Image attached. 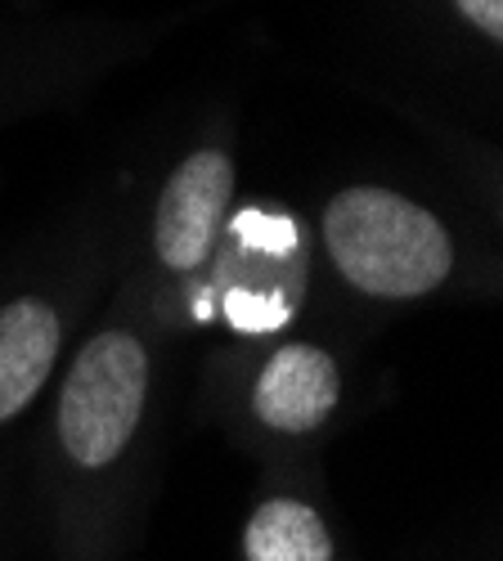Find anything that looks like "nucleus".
<instances>
[{
  "instance_id": "obj_1",
  "label": "nucleus",
  "mask_w": 503,
  "mask_h": 561,
  "mask_svg": "<svg viewBox=\"0 0 503 561\" xmlns=\"http://www.w3.org/2000/svg\"><path fill=\"white\" fill-rule=\"evenodd\" d=\"M324 243L346 284L369 297L409 301L445 284L454 243L445 225L391 190H342L324 207Z\"/></svg>"
},
{
  "instance_id": "obj_2",
  "label": "nucleus",
  "mask_w": 503,
  "mask_h": 561,
  "mask_svg": "<svg viewBox=\"0 0 503 561\" xmlns=\"http://www.w3.org/2000/svg\"><path fill=\"white\" fill-rule=\"evenodd\" d=\"M149 400V351L135 333H95L59 391V440L77 467H108L130 445Z\"/></svg>"
},
{
  "instance_id": "obj_3",
  "label": "nucleus",
  "mask_w": 503,
  "mask_h": 561,
  "mask_svg": "<svg viewBox=\"0 0 503 561\" xmlns=\"http://www.w3.org/2000/svg\"><path fill=\"white\" fill-rule=\"evenodd\" d=\"M230 198H235V162L220 149L190 153L171 171V180L162 184V198H158V216H153L158 261L175 274L198 270L220 239Z\"/></svg>"
},
{
  "instance_id": "obj_4",
  "label": "nucleus",
  "mask_w": 503,
  "mask_h": 561,
  "mask_svg": "<svg viewBox=\"0 0 503 561\" xmlns=\"http://www.w3.org/2000/svg\"><path fill=\"white\" fill-rule=\"evenodd\" d=\"M338 391H342V378L333 355L293 342L274 351L256 373L252 409L274 432H310L338 409Z\"/></svg>"
},
{
  "instance_id": "obj_5",
  "label": "nucleus",
  "mask_w": 503,
  "mask_h": 561,
  "mask_svg": "<svg viewBox=\"0 0 503 561\" xmlns=\"http://www.w3.org/2000/svg\"><path fill=\"white\" fill-rule=\"evenodd\" d=\"M59 342V314L41 297H19L0 306V423L19 417L36 400V391L50 382Z\"/></svg>"
},
{
  "instance_id": "obj_6",
  "label": "nucleus",
  "mask_w": 503,
  "mask_h": 561,
  "mask_svg": "<svg viewBox=\"0 0 503 561\" xmlns=\"http://www.w3.org/2000/svg\"><path fill=\"white\" fill-rule=\"evenodd\" d=\"M248 561H333L324 517L301 499H265L243 530Z\"/></svg>"
},
{
  "instance_id": "obj_7",
  "label": "nucleus",
  "mask_w": 503,
  "mask_h": 561,
  "mask_svg": "<svg viewBox=\"0 0 503 561\" xmlns=\"http://www.w3.org/2000/svg\"><path fill=\"white\" fill-rule=\"evenodd\" d=\"M485 36H494V41H503V0H454Z\"/></svg>"
}]
</instances>
